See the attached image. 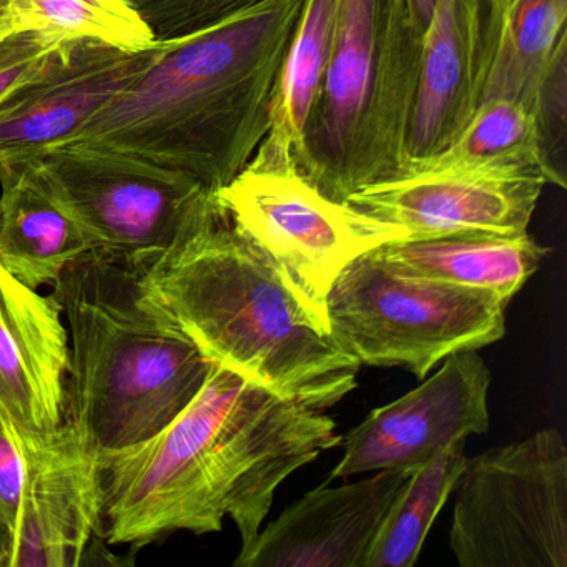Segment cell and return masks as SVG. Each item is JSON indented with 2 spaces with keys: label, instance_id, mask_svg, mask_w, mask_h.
Masks as SVG:
<instances>
[{
  "label": "cell",
  "instance_id": "7",
  "mask_svg": "<svg viewBox=\"0 0 567 567\" xmlns=\"http://www.w3.org/2000/svg\"><path fill=\"white\" fill-rule=\"evenodd\" d=\"M506 305L491 291L404 277L368 251L331 285L327 315L331 337L358 363L423 380L450 354L499 341Z\"/></svg>",
  "mask_w": 567,
  "mask_h": 567
},
{
  "label": "cell",
  "instance_id": "23",
  "mask_svg": "<svg viewBox=\"0 0 567 567\" xmlns=\"http://www.w3.org/2000/svg\"><path fill=\"white\" fill-rule=\"evenodd\" d=\"M12 31L34 32L52 44L94 41L125 52L157 44L132 0H9Z\"/></svg>",
  "mask_w": 567,
  "mask_h": 567
},
{
  "label": "cell",
  "instance_id": "29",
  "mask_svg": "<svg viewBox=\"0 0 567 567\" xmlns=\"http://www.w3.org/2000/svg\"><path fill=\"white\" fill-rule=\"evenodd\" d=\"M408 4H410L414 21L420 25L421 31H426L436 0H408Z\"/></svg>",
  "mask_w": 567,
  "mask_h": 567
},
{
  "label": "cell",
  "instance_id": "13",
  "mask_svg": "<svg viewBox=\"0 0 567 567\" xmlns=\"http://www.w3.org/2000/svg\"><path fill=\"white\" fill-rule=\"evenodd\" d=\"M151 51L94 41L59 45L39 74L0 104V158L34 157L74 141L144 71Z\"/></svg>",
  "mask_w": 567,
  "mask_h": 567
},
{
  "label": "cell",
  "instance_id": "14",
  "mask_svg": "<svg viewBox=\"0 0 567 567\" xmlns=\"http://www.w3.org/2000/svg\"><path fill=\"white\" fill-rule=\"evenodd\" d=\"M416 467L310 491L241 547L235 567H361L381 520Z\"/></svg>",
  "mask_w": 567,
  "mask_h": 567
},
{
  "label": "cell",
  "instance_id": "25",
  "mask_svg": "<svg viewBox=\"0 0 567 567\" xmlns=\"http://www.w3.org/2000/svg\"><path fill=\"white\" fill-rule=\"evenodd\" d=\"M58 48L34 32H14L0 42V104L39 74Z\"/></svg>",
  "mask_w": 567,
  "mask_h": 567
},
{
  "label": "cell",
  "instance_id": "30",
  "mask_svg": "<svg viewBox=\"0 0 567 567\" xmlns=\"http://www.w3.org/2000/svg\"><path fill=\"white\" fill-rule=\"evenodd\" d=\"M11 34H14V31H12L11 14H9V0H0V42Z\"/></svg>",
  "mask_w": 567,
  "mask_h": 567
},
{
  "label": "cell",
  "instance_id": "10",
  "mask_svg": "<svg viewBox=\"0 0 567 567\" xmlns=\"http://www.w3.org/2000/svg\"><path fill=\"white\" fill-rule=\"evenodd\" d=\"M491 371L476 350L450 354L434 377L400 400L371 411L344 437L330 480L416 467L470 434L489 430Z\"/></svg>",
  "mask_w": 567,
  "mask_h": 567
},
{
  "label": "cell",
  "instance_id": "2",
  "mask_svg": "<svg viewBox=\"0 0 567 567\" xmlns=\"http://www.w3.org/2000/svg\"><path fill=\"white\" fill-rule=\"evenodd\" d=\"M303 2L265 0L157 41L144 71L68 144L112 148L220 190L270 132Z\"/></svg>",
  "mask_w": 567,
  "mask_h": 567
},
{
  "label": "cell",
  "instance_id": "9",
  "mask_svg": "<svg viewBox=\"0 0 567 567\" xmlns=\"http://www.w3.org/2000/svg\"><path fill=\"white\" fill-rule=\"evenodd\" d=\"M450 547L461 567H567V446L554 427L467 457Z\"/></svg>",
  "mask_w": 567,
  "mask_h": 567
},
{
  "label": "cell",
  "instance_id": "3",
  "mask_svg": "<svg viewBox=\"0 0 567 567\" xmlns=\"http://www.w3.org/2000/svg\"><path fill=\"white\" fill-rule=\"evenodd\" d=\"M137 277L144 297L212 363L321 411L357 388V358L224 214Z\"/></svg>",
  "mask_w": 567,
  "mask_h": 567
},
{
  "label": "cell",
  "instance_id": "20",
  "mask_svg": "<svg viewBox=\"0 0 567 567\" xmlns=\"http://www.w3.org/2000/svg\"><path fill=\"white\" fill-rule=\"evenodd\" d=\"M566 19L567 0H513L497 31L481 102L506 97L534 109L544 79L567 54Z\"/></svg>",
  "mask_w": 567,
  "mask_h": 567
},
{
  "label": "cell",
  "instance_id": "24",
  "mask_svg": "<svg viewBox=\"0 0 567 567\" xmlns=\"http://www.w3.org/2000/svg\"><path fill=\"white\" fill-rule=\"evenodd\" d=\"M265 0H132L157 41L181 38Z\"/></svg>",
  "mask_w": 567,
  "mask_h": 567
},
{
  "label": "cell",
  "instance_id": "18",
  "mask_svg": "<svg viewBox=\"0 0 567 567\" xmlns=\"http://www.w3.org/2000/svg\"><path fill=\"white\" fill-rule=\"evenodd\" d=\"M370 254L404 277L491 291L509 303L539 268L547 248L529 234L406 238Z\"/></svg>",
  "mask_w": 567,
  "mask_h": 567
},
{
  "label": "cell",
  "instance_id": "6",
  "mask_svg": "<svg viewBox=\"0 0 567 567\" xmlns=\"http://www.w3.org/2000/svg\"><path fill=\"white\" fill-rule=\"evenodd\" d=\"M215 198L228 224L274 265L328 331L327 298L341 270L373 248L410 238L400 225L331 200L293 158L261 147Z\"/></svg>",
  "mask_w": 567,
  "mask_h": 567
},
{
  "label": "cell",
  "instance_id": "5",
  "mask_svg": "<svg viewBox=\"0 0 567 567\" xmlns=\"http://www.w3.org/2000/svg\"><path fill=\"white\" fill-rule=\"evenodd\" d=\"M423 34L408 0H340L298 164L331 200L403 174Z\"/></svg>",
  "mask_w": 567,
  "mask_h": 567
},
{
  "label": "cell",
  "instance_id": "15",
  "mask_svg": "<svg viewBox=\"0 0 567 567\" xmlns=\"http://www.w3.org/2000/svg\"><path fill=\"white\" fill-rule=\"evenodd\" d=\"M71 364L61 305L0 265V414L44 436L64 423Z\"/></svg>",
  "mask_w": 567,
  "mask_h": 567
},
{
  "label": "cell",
  "instance_id": "21",
  "mask_svg": "<svg viewBox=\"0 0 567 567\" xmlns=\"http://www.w3.org/2000/svg\"><path fill=\"white\" fill-rule=\"evenodd\" d=\"M338 8L340 0H305L285 59L270 132L260 145L265 151L288 155L297 165L303 157L311 109L330 62Z\"/></svg>",
  "mask_w": 567,
  "mask_h": 567
},
{
  "label": "cell",
  "instance_id": "28",
  "mask_svg": "<svg viewBox=\"0 0 567 567\" xmlns=\"http://www.w3.org/2000/svg\"><path fill=\"white\" fill-rule=\"evenodd\" d=\"M14 529L0 517V567H12V560H14Z\"/></svg>",
  "mask_w": 567,
  "mask_h": 567
},
{
  "label": "cell",
  "instance_id": "12",
  "mask_svg": "<svg viewBox=\"0 0 567 567\" xmlns=\"http://www.w3.org/2000/svg\"><path fill=\"white\" fill-rule=\"evenodd\" d=\"M546 184L540 175L403 172L358 188L347 204L406 228L410 238L519 235Z\"/></svg>",
  "mask_w": 567,
  "mask_h": 567
},
{
  "label": "cell",
  "instance_id": "22",
  "mask_svg": "<svg viewBox=\"0 0 567 567\" xmlns=\"http://www.w3.org/2000/svg\"><path fill=\"white\" fill-rule=\"evenodd\" d=\"M466 440L453 441L420 464L394 497L361 567H413L427 533L466 464Z\"/></svg>",
  "mask_w": 567,
  "mask_h": 567
},
{
  "label": "cell",
  "instance_id": "19",
  "mask_svg": "<svg viewBox=\"0 0 567 567\" xmlns=\"http://www.w3.org/2000/svg\"><path fill=\"white\" fill-rule=\"evenodd\" d=\"M403 172H477L540 175L566 187L547 158L536 112L523 102L491 97L477 105L460 134L436 154L413 158Z\"/></svg>",
  "mask_w": 567,
  "mask_h": 567
},
{
  "label": "cell",
  "instance_id": "1",
  "mask_svg": "<svg viewBox=\"0 0 567 567\" xmlns=\"http://www.w3.org/2000/svg\"><path fill=\"white\" fill-rule=\"evenodd\" d=\"M341 443L321 410L212 364L195 400L154 436L101 454L102 537L142 549L174 533H260L278 486Z\"/></svg>",
  "mask_w": 567,
  "mask_h": 567
},
{
  "label": "cell",
  "instance_id": "8",
  "mask_svg": "<svg viewBox=\"0 0 567 567\" xmlns=\"http://www.w3.org/2000/svg\"><path fill=\"white\" fill-rule=\"evenodd\" d=\"M34 157L95 250L135 275L221 214L202 182L112 148L74 142Z\"/></svg>",
  "mask_w": 567,
  "mask_h": 567
},
{
  "label": "cell",
  "instance_id": "17",
  "mask_svg": "<svg viewBox=\"0 0 567 567\" xmlns=\"http://www.w3.org/2000/svg\"><path fill=\"white\" fill-rule=\"evenodd\" d=\"M95 250L55 194L38 157L0 158V265L39 290Z\"/></svg>",
  "mask_w": 567,
  "mask_h": 567
},
{
  "label": "cell",
  "instance_id": "16",
  "mask_svg": "<svg viewBox=\"0 0 567 567\" xmlns=\"http://www.w3.org/2000/svg\"><path fill=\"white\" fill-rule=\"evenodd\" d=\"M491 52L484 0H436L423 34L408 162L436 154L467 124L483 97Z\"/></svg>",
  "mask_w": 567,
  "mask_h": 567
},
{
  "label": "cell",
  "instance_id": "4",
  "mask_svg": "<svg viewBox=\"0 0 567 567\" xmlns=\"http://www.w3.org/2000/svg\"><path fill=\"white\" fill-rule=\"evenodd\" d=\"M52 287L71 350L64 420L99 453L154 436L200 393L214 363L144 297L131 268L92 250Z\"/></svg>",
  "mask_w": 567,
  "mask_h": 567
},
{
  "label": "cell",
  "instance_id": "11",
  "mask_svg": "<svg viewBox=\"0 0 567 567\" xmlns=\"http://www.w3.org/2000/svg\"><path fill=\"white\" fill-rule=\"evenodd\" d=\"M21 434L25 477L12 567H79L102 534L101 454L65 420L44 436Z\"/></svg>",
  "mask_w": 567,
  "mask_h": 567
},
{
  "label": "cell",
  "instance_id": "26",
  "mask_svg": "<svg viewBox=\"0 0 567 567\" xmlns=\"http://www.w3.org/2000/svg\"><path fill=\"white\" fill-rule=\"evenodd\" d=\"M25 477L22 434L9 417L0 414V517L14 529Z\"/></svg>",
  "mask_w": 567,
  "mask_h": 567
},
{
  "label": "cell",
  "instance_id": "27",
  "mask_svg": "<svg viewBox=\"0 0 567 567\" xmlns=\"http://www.w3.org/2000/svg\"><path fill=\"white\" fill-rule=\"evenodd\" d=\"M513 0H484L486 6L487 22H489L491 38L496 42L497 31H499L501 22H503L504 16H506L507 9H509ZM493 54V52H491Z\"/></svg>",
  "mask_w": 567,
  "mask_h": 567
}]
</instances>
